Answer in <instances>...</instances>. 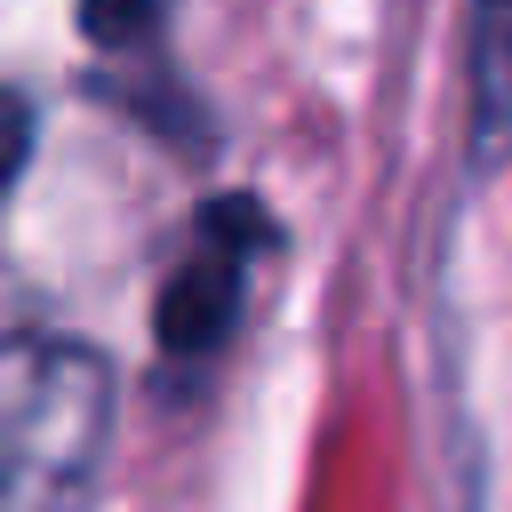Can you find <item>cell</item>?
<instances>
[{"label": "cell", "instance_id": "1", "mask_svg": "<svg viewBox=\"0 0 512 512\" xmlns=\"http://www.w3.org/2000/svg\"><path fill=\"white\" fill-rule=\"evenodd\" d=\"M112 424V368L72 336L0 352V512H80Z\"/></svg>", "mask_w": 512, "mask_h": 512}, {"label": "cell", "instance_id": "2", "mask_svg": "<svg viewBox=\"0 0 512 512\" xmlns=\"http://www.w3.org/2000/svg\"><path fill=\"white\" fill-rule=\"evenodd\" d=\"M264 248H272V216L248 192H224V200H208L192 216V240L168 264L160 296H152V344H160V360L200 368L208 352L232 344L240 304H248V272H256Z\"/></svg>", "mask_w": 512, "mask_h": 512}, {"label": "cell", "instance_id": "3", "mask_svg": "<svg viewBox=\"0 0 512 512\" xmlns=\"http://www.w3.org/2000/svg\"><path fill=\"white\" fill-rule=\"evenodd\" d=\"M512 136V0H472V160Z\"/></svg>", "mask_w": 512, "mask_h": 512}, {"label": "cell", "instance_id": "4", "mask_svg": "<svg viewBox=\"0 0 512 512\" xmlns=\"http://www.w3.org/2000/svg\"><path fill=\"white\" fill-rule=\"evenodd\" d=\"M176 0H80V40L96 56H144L168 32Z\"/></svg>", "mask_w": 512, "mask_h": 512}, {"label": "cell", "instance_id": "5", "mask_svg": "<svg viewBox=\"0 0 512 512\" xmlns=\"http://www.w3.org/2000/svg\"><path fill=\"white\" fill-rule=\"evenodd\" d=\"M32 144H40V112H32V96H24L16 80H0V208H8V192L24 184Z\"/></svg>", "mask_w": 512, "mask_h": 512}]
</instances>
